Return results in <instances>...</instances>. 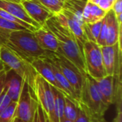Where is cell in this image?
Wrapping results in <instances>:
<instances>
[{"mask_svg":"<svg viewBox=\"0 0 122 122\" xmlns=\"http://www.w3.org/2000/svg\"><path fill=\"white\" fill-rule=\"evenodd\" d=\"M97 6L107 13L112 9V3L109 0H99Z\"/></svg>","mask_w":122,"mask_h":122,"instance_id":"f546056e","label":"cell"},{"mask_svg":"<svg viewBox=\"0 0 122 122\" xmlns=\"http://www.w3.org/2000/svg\"><path fill=\"white\" fill-rule=\"evenodd\" d=\"M31 122H46L44 112L41 106L39 104H38V105H37V107L34 112L33 119H32Z\"/></svg>","mask_w":122,"mask_h":122,"instance_id":"4316f807","label":"cell"},{"mask_svg":"<svg viewBox=\"0 0 122 122\" xmlns=\"http://www.w3.org/2000/svg\"><path fill=\"white\" fill-rule=\"evenodd\" d=\"M20 3L27 14L41 26L54 16L38 0H21Z\"/></svg>","mask_w":122,"mask_h":122,"instance_id":"8fae6325","label":"cell"},{"mask_svg":"<svg viewBox=\"0 0 122 122\" xmlns=\"http://www.w3.org/2000/svg\"><path fill=\"white\" fill-rule=\"evenodd\" d=\"M106 122V121H105V120H104V122Z\"/></svg>","mask_w":122,"mask_h":122,"instance_id":"ab89813d","label":"cell"},{"mask_svg":"<svg viewBox=\"0 0 122 122\" xmlns=\"http://www.w3.org/2000/svg\"><path fill=\"white\" fill-rule=\"evenodd\" d=\"M83 54L87 74L96 80L104 77L107 74L101 47L96 42L87 40L83 44Z\"/></svg>","mask_w":122,"mask_h":122,"instance_id":"8992f818","label":"cell"},{"mask_svg":"<svg viewBox=\"0 0 122 122\" xmlns=\"http://www.w3.org/2000/svg\"><path fill=\"white\" fill-rule=\"evenodd\" d=\"M34 34L39 45L44 50L50 51H58L59 43L56 37L44 25L37 29Z\"/></svg>","mask_w":122,"mask_h":122,"instance_id":"5bb4252c","label":"cell"},{"mask_svg":"<svg viewBox=\"0 0 122 122\" xmlns=\"http://www.w3.org/2000/svg\"><path fill=\"white\" fill-rule=\"evenodd\" d=\"M44 56H45L61 71L74 89L79 100L81 89L83 84L84 76L85 75L81 72L74 63L58 51H46Z\"/></svg>","mask_w":122,"mask_h":122,"instance_id":"5b68a950","label":"cell"},{"mask_svg":"<svg viewBox=\"0 0 122 122\" xmlns=\"http://www.w3.org/2000/svg\"><path fill=\"white\" fill-rule=\"evenodd\" d=\"M11 102V101L7 94L6 89L4 88V90H3L1 94L0 95V114L4 111V109L9 104V103Z\"/></svg>","mask_w":122,"mask_h":122,"instance_id":"83f0119b","label":"cell"},{"mask_svg":"<svg viewBox=\"0 0 122 122\" xmlns=\"http://www.w3.org/2000/svg\"><path fill=\"white\" fill-rule=\"evenodd\" d=\"M112 10L116 15V17L122 16V0H115L112 6Z\"/></svg>","mask_w":122,"mask_h":122,"instance_id":"f1b7e54d","label":"cell"},{"mask_svg":"<svg viewBox=\"0 0 122 122\" xmlns=\"http://www.w3.org/2000/svg\"><path fill=\"white\" fill-rule=\"evenodd\" d=\"M103 20V19H102ZM102 20L94 24H85L84 25V31L86 33L88 40L96 42L99 38V33L102 28Z\"/></svg>","mask_w":122,"mask_h":122,"instance_id":"d6986e66","label":"cell"},{"mask_svg":"<svg viewBox=\"0 0 122 122\" xmlns=\"http://www.w3.org/2000/svg\"><path fill=\"white\" fill-rule=\"evenodd\" d=\"M95 81L104 102L109 106L114 104L117 89L122 85V76L106 75Z\"/></svg>","mask_w":122,"mask_h":122,"instance_id":"30bf717a","label":"cell"},{"mask_svg":"<svg viewBox=\"0 0 122 122\" xmlns=\"http://www.w3.org/2000/svg\"><path fill=\"white\" fill-rule=\"evenodd\" d=\"M23 79L11 69L6 71L4 88L11 102H17L21 92Z\"/></svg>","mask_w":122,"mask_h":122,"instance_id":"7c38bea8","label":"cell"},{"mask_svg":"<svg viewBox=\"0 0 122 122\" xmlns=\"http://www.w3.org/2000/svg\"><path fill=\"white\" fill-rule=\"evenodd\" d=\"M5 76H6V71L3 70L2 71L0 72V95L1 94L4 88Z\"/></svg>","mask_w":122,"mask_h":122,"instance_id":"4dcf8cb0","label":"cell"},{"mask_svg":"<svg viewBox=\"0 0 122 122\" xmlns=\"http://www.w3.org/2000/svg\"><path fill=\"white\" fill-rule=\"evenodd\" d=\"M107 34V17L105 16V17L102 20V24L101 31H100V33H99V38H98V39L97 41V44L99 46H106Z\"/></svg>","mask_w":122,"mask_h":122,"instance_id":"484cf974","label":"cell"},{"mask_svg":"<svg viewBox=\"0 0 122 122\" xmlns=\"http://www.w3.org/2000/svg\"><path fill=\"white\" fill-rule=\"evenodd\" d=\"M35 94L39 104L51 122H59L54 111V95L51 85L40 75H37L35 81Z\"/></svg>","mask_w":122,"mask_h":122,"instance_id":"ba28073f","label":"cell"},{"mask_svg":"<svg viewBox=\"0 0 122 122\" xmlns=\"http://www.w3.org/2000/svg\"><path fill=\"white\" fill-rule=\"evenodd\" d=\"M0 29L6 30V31H16V30L26 29L23 26L20 25L19 24L9 21L0 16Z\"/></svg>","mask_w":122,"mask_h":122,"instance_id":"d4e9b609","label":"cell"},{"mask_svg":"<svg viewBox=\"0 0 122 122\" xmlns=\"http://www.w3.org/2000/svg\"><path fill=\"white\" fill-rule=\"evenodd\" d=\"M107 12L99 8L97 4H92L90 17L88 24H94L102 21L106 16Z\"/></svg>","mask_w":122,"mask_h":122,"instance_id":"7402d4cb","label":"cell"},{"mask_svg":"<svg viewBox=\"0 0 122 122\" xmlns=\"http://www.w3.org/2000/svg\"><path fill=\"white\" fill-rule=\"evenodd\" d=\"M44 25L56 37L59 43L57 51L74 63L81 72L86 75L87 72L83 54V45L71 30L67 26L61 25L54 16L49 18Z\"/></svg>","mask_w":122,"mask_h":122,"instance_id":"6da1fadb","label":"cell"},{"mask_svg":"<svg viewBox=\"0 0 122 122\" xmlns=\"http://www.w3.org/2000/svg\"><path fill=\"white\" fill-rule=\"evenodd\" d=\"M38 104L35 92L26 81H24L21 94L16 102L15 117L24 122H31Z\"/></svg>","mask_w":122,"mask_h":122,"instance_id":"52a82bcc","label":"cell"},{"mask_svg":"<svg viewBox=\"0 0 122 122\" xmlns=\"http://www.w3.org/2000/svg\"><path fill=\"white\" fill-rule=\"evenodd\" d=\"M100 47L107 75L122 76V45L117 42L112 46Z\"/></svg>","mask_w":122,"mask_h":122,"instance_id":"9c48e42d","label":"cell"},{"mask_svg":"<svg viewBox=\"0 0 122 122\" xmlns=\"http://www.w3.org/2000/svg\"><path fill=\"white\" fill-rule=\"evenodd\" d=\"M59 122H74L70 121V120H69V119H66L64 117H63L62 118H61V119H59Z\"/></svg>","mask_w":122,"mask_h":122,"instance_id":"d6a6232c","label":"cell"},{"mask_svg":"<svg viewBox=\"0 0 122 122\" xmlns=\"http://www.w3.org/2000/svg\"><path fill=\"white\" fill-rule=\"evenodd\" d=\"M79 102L99 122H104V114L109 109L97 87L96 81L88 74L84 76Z\"/></svg>","mask_w":122,"mask_h":122,"instance_id":"3957f363","label":"cell"},{"mask_svg":"<svg viewBox=\"0 0 122 122\" xmlns=\"http://www.w3.org/2000/svg\"><path fill=\"white\" fill-rule=\"evenodd\" d=\"M79 112V102L64 94V117L72 122H74Z\"/></svg>","mask_w":122,"mask_h":122,"instance_id":"e0dca14e","label":"cell"},{"mask_svg":"<svg viewBox=\"0 0 122 122\" xmlns=\"http://www.w3.org/2000/svg\"><path fill=\"white\" fill-rule=\"evenodd\" d=\"M3 70H4V65L2 62V61L1 60V58H0V72L2 71Z\"/></svg>","mask_w":122,"mask_h":122,"instance_id":"836d02e7","label":"cell"},{"mask_svg":"<svg viewBox=\"0 0 122 122\" xmlns=\"http://www.w3.org/2000/svg\"><path fill=\"white\" fill-rule=\"evenodd\" d=\"M107 20V34L106 46H112L117 42L122 45V24L117 21L114 11L111 9L106 15Z\"/></svg>","mask_w":122,"mask_h":122,"instance_id":"4fadbf2b","label":"cell"},{"mask_svg":"<svg viewBox=\"0 0 122 122\" xmlns=\"http://www.w3.org/2000/svg\"><path fill=\"white\" fill-rule=\"evenodd\" d=\"M51 89L54 95V111L56 117L60 119L64 117V94L59 89L51 86Z\"/></svg>","mask_w":122,"mask_h":122,"instance_id":"ac0fdd59","label":"cell"},{"mask_svg":"<svg viewBox=\"0 0 122 122\" xmlns=\"http://www.w3.org/2000/svg\"><path fill=\"white\" fill-rule=\"evenodd\" d=\"M0 58L5 71L13 70L35 92V81L38 74L31 62L5 46H0Z\"/></svg>","mask_w":122,"mask_h":122,"instance_id":"277c9868","label":"cell"},{"mask_svg":"<svg viewBox=\"0 0 122 122\" xmlns=\"http://www.w3.org/2000/svg\"><path fill=\"white\" fill-rule=\"evenodd\" d=\"M54 16L61 12L66 0H38Z\"/></svg>","mask_w":122,"mask_h":122,"instance_id":"ffe728a7","label":"cell"},{"mask_svg":"<svg viewBox=\"0 0 122 122\" xmlns=\"http://www.w3.org/2000/svg\"><path fill=\"white\" fill-rule=\"evenodd\" d=\"M116 112V116L112 122H122V110H117Z\"/></svg>","mask_w":122,"mask_h":122,"instance_id":"1f68e13d","label":"cell"},{"mask_svg":"<svg viewBox=\"0 0 122 122\" xmlns=\"http://www.w3.org/2000/svg\"><path fill=\"white\" fill-rule=\"evenodd\" d=\"M31 64L39 75H40L42 78H44L51 86L59 89L50 62L44 56H41L34 59L31 62Z\"/></svg>","mask_w":122,"mask_h":122,"instance_id":"2e32d148","label":"cell"},{"mask_svg":"<svg viewBox=\"0 0 122 122\" xmlns=\"http://www.w3.org/2000/svg\"><path fill=\"white\" fill-rule=\"evenodd\" d=\"M0 8L9 12L20 20L28 23L36 29L41 27L36 22H35L26 12L23 6L20 2H15L6 0H0Z\"/></svg>","mask_w":122,"mask_h":122,"instance_id":"9a60e30c","label":"cell"},{"mask_svg":"<svg viewBox=\"0 0 122 122\" xmlns=\"http://www.w3.org/2000/svg\"><path fill=\"white\" fill-rule=\"evenodd\" d=\"M0 46H5L29 62L44 56L46 51L39 45L33 31L28 29H0Z\"/></svg>","mask_w":122,"mask_h":122,"instance_id":"7a4b0ae2","label":"cell"},{"mask_svg":"<svg viewBox=\"0 0 122 122\" xmlns=\"http://www.w3.org/2000/svg\"><path fill=\"white\" fill-rule=\"evenodd\" d=\"M44 114H45V117H46V122H51V121L49 119V118L47 117V116H46V114H45V112H44Z\"/></svg>","mask_w":122,"mask_h":122,"instance_id":"8d00e7d4","label":"cell"},{"mask_svg":"<svg viewBox=\"0 0 122 122\" xmlns=\"http://www.w3.org/2000/svg\"><path fill=\"white\" fill-rule=\"evenodd\" d=\"M24 122V121H22L21 119H20L17 118V117H14V119L12 120V122Z\"/></svg>","mask_w":122,"mask_h":122,"instance_id":"d590c367","label":"cell"},{"mask_svg":"<svg viewBox=\"0 0 122 122\" xmlns=\"http://www.w3.org/2000/svg\"><path fill=\"white\" fill-rule=\"evenodd\" d=\"M6 1H15V2H21V0H6Z\"/></svg>","mask_w":122,"mask_h":122,"instance_id":"74e56055","label":"cell"},{"mask_svg":"<svg viewBox=\"0 0 122 122\" xmlns=\"http://www.w3.org/2000/svg\"><path fill=\"white\" fill-rule=\"evenodd\" d=\"M74 122H99L87 112V110L79 102V112Z\"/></svg>","mask_w":122,"mask_h":122,"instance_id":"cb8c5ba5","label":"cell"},{"mask_svg":"<svg viewBox=\"0 0 122 122\" xmlns=\"http://www.w3.org/2000/svg\"><path fill=\"white\" fill-rule=\"evenodd\" d=\"M99 0H86V1L89 2V3H92V4H98Z\"/></svg>","mask_w":122,"mask_h":122,"instance_id":"e575fe53","label":"cell"},{"mask_svg":"<svg viewBox=\"0 0 122 122\" xmlns=\"http://www.w3.org/2000/svg\"><path fill=\"white\" fill-rule=\"evenodd\" d=\"M0 16L2 17V18H4V19H6L9 20V21H11L15 22V23L19 24L20 25H21V26H23L24 27H25L26 29L30 30V31H33V32H34V31L37 29L36 28H35V27L33 26L32 25H31V24H28V23H26V22H24V21L20 20L19 19L15 17L14 16L11 15V14H9V12L6 11L5 10L2 9H1V8H0Z\"/></svg>","mask_w":122,"mask_h":122,"instance_id":"603a6c76","label":"cell"},{"mask_svg":"<svg viewBox=\"0 0 122 122\" xmlns=\"http://www.w3.org/2000/svg\"><path fill=\"white\" fill-rule=\"evenodd\" d=\"M109 1H111V2H112V4H113V3H114V1L115 0H109Z\"/></svg>","mask_w":122,"mask_h":122,"instance_id":"f35d334b","label":"cell"},{"mask_svg":"<svg viewBox=\"0 0 122 122\" xmlns=\"http://www.w3.org/2000/svg\"><path fill=\"white\" fill-rule=\"evenodd\" d=\"M16 102H11L0 114V122H11L15 117Z\"/></svg>","mask_w":122,"mask_h":122,"instance_id":"44dd1931","label":"cell"}]
</instances>
